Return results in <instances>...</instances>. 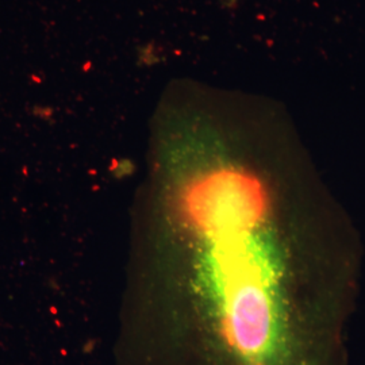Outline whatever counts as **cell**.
Returning <instances> with one entry per match:
<instances>
[{"label":"cell","instance_id":"6da1fadb","mask_svg":"<svg viewBox=\"0 0 365 365\" xmlns=\"http://www.w3.org/2000/svg\"><path fill=\"white\" fill-rule=\"evenodd\" d=\"M274 120L207 96L158 111V230L188 365H339L357 250Z\"/></svg>","mask_w":365,"mask_h":365}]
</instances>
